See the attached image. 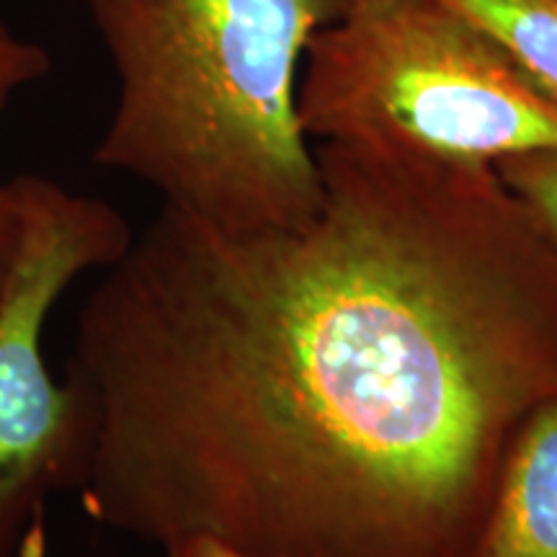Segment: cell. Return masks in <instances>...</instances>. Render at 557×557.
Wrapping results in <instances>:
<instances>
[{"mask_svg": "<svg viewBox=\"0 0 557 557\" xmlns=\"http://www.w3.org/2000/svg\"><path fill=\"white\" fill-rule=\"evenodd\" d=\"M323 201L227 233L163 207L90 292L78 498L156 547L470 557L557 395V256L491 165L315 148Z\"/></svg>", "mask_w": 557, "mask_h": 557, "instance_id": "cell-1", "label": "cell"}, {"mask_svg": "<svg viewBox=\"0 0 557 557\" xmlns=\"http://www.w3.org/2000/svg\"><path fill=\"white\" fill-rule=\"evenodd\" d=\"M116 107L94 160L227 233L292 227L323 201L297 73L338 0H88Z\"/></svg>", "mask_w": 557, "mask_h": 557, "instance_id": "cell-2", "label": "cell"}, {"mask_svg": "<svg viewBox=\"0 0 557 557\" xmlns=\"http://www.w3.org/2000/svg\"><path fill=\"white\" fill-rule=\"evenodd\" d=\"M308 139L455 165L557 148V99L442 0H351L310 39L297 83Z\"/></svg>", "mask_w": 557, "mask_h": 557, "instance_id": "cell-3", "label": "cell"}, {"mask_svg": "<svg viewBox=\"0 0 557 557\" xmlns=\"http://www.w3.org/2000/svg\"><path fill=\"white\" fill-rule=\"evenodd\" d=\"M16 184L24 227L0 299V557L37 542L47 498L78 493L88 472V408L47 364V320L75 278L109 269L135 238L109 201L32 173Z\"/></svg>", "mask_w": 557, "mask_h": 557, "instance_id": "cell-4", "label": "cell"}, {"mask_svg": "<svg viewBox=\"0 0 557 557\" xmlns=\"http://www.w3.org/2000/svg\"><path fill=\"white\" fill-rule=\"evenodd\" d=\"M470 557H557V395L508 442Z\"/></svg>", "mask_w": 557, "mask_h": 557, "instance_id": "cell-5", "label": "cell"}, {"mask_svg": "<svg viewBox=\"0 0 557 557\" xmlns=\"http://www.w3.org/2000/svg\"><path fill=\"white\" fill-rule=\"evenodd\" d=\"M491 34L557 99V0H442Z\"/></svg>", "mask_w": 557, "mask_h": 557, "instance_id": "cell-6", "label": "cell"}, {"mask_svg": "<svg viewBox=\"0 0 557 557\" xmlns=\"http://www.w3.org/2000/svg\"><path fill=\"white\" fill-rule=\"evenodd\" d=\"M50 65L52 60L45 47L21 37L11 29L9 21L0 16V114L9 109L18 90L45 78ZM21 227H24V214H21L16 178L0 181V299L16 267Z\"/></svg>", "mask_w": 557, "mask_h": 557, "instance_id": "cell-7", "label": "cell"}, {"mask_svg": "<svg viewBox=\"0 0 557 557\" xmlns=\"http://www.w3.org/2000/svg\"><path fill=\"white\" fill-rule=\"evenodd\" d=\"M500 184L557 256V148L513 156L493 165Z\"/></svg>", "mask_w": 557, "mask_h": 557, "instance_id": "cell-8", "label": "cell"}, {"mask_svg": "<svg viewBox=\"0 0 557 557\" xmlns=\"http://www.w3.org/2000/svg\"><path fill=\"white\" fill-rule=\"evenodd\" d=\"M165 557H278V555H261V553H246V549L222 545L218 540L207 537H191L173 542V545L163 547Z\"/></svg>", "mask_w": 557, "mask_h": 557, "instance_id": "cell-9", "label": "cell"}, {"mask_svg": "<svg viewBox=\"0 0 557 557\" xmlns=\"http://www.w3.org/2000/svg\"><path fill=\"white\" fill-rule=\"evenodd\" d=\"M338 3H341V9H344V5L351 3V0H338Z\"/></svg>", "mask_w": 557, "mask_h": 557, "instance_id": "cell-10", "label": "cell"}]
</instances>
